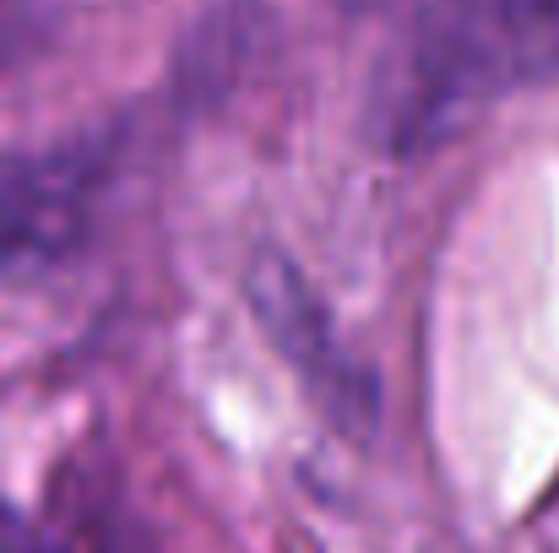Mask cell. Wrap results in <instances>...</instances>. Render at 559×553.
I'll return each mask as SVG.
<instances>
[{
    "label": "cell",
    "mask_w": 559,
    "mask_h": 553,
    "mask_svg": "<svg viewBox=\"0 0 559 553\" xmlns=\"http://www.w3.org/2000/svg\"><path fill=\"white\" fill-rule=\"evenodd\" d=\"M549 82H559V0H429L374 65L370 136L380 153L413 158Z\"/></svg>",
    "instance_id": "6da1fadb"
},
{
    "label": "cell",
    "mask_w": 559,
    "mask_h": 553,
    "mask_svg": "<svg viewBox=\"0 0 559 553\" xmlns=\"http://www.w3.org/2000/svg\"><path fill=\"white\" fill-rule=\"evenodd\" d=\"M104 184H109L104 142L0 153V282L66 261L87 239Z\"/></svg>",
    "instance_id": "7a4b0ae2"
},
{
    "label": "cell",
    "mask_w": 559,
    "mask_h": 553,
    "mask_svg": "<svg viewBox=\"0 0 559 553\" xmlns=\"http://www.w3.org/2000/svg\"><path fill=\"white\" fill-rule=\"evenodd\" d=\"M250 304L261 332L272 337V348L288 359V369L299 374V385L310 390V401L348 434H365L380 412V390L374 374L343 342L337 326L326 315V304L316 299V288L277 255H261L250 272Z\"/></svg>",
    "instance_id": "3957f363"
},
{
    "label": "cell",
    "mask_w": 559,
    "mask_h": 553,
    "mask_svg": "<svg viewBox=\"0 0 559 553\" xmlns=\"http://www.w3.org/2000/svg\"><path fill=\"white\" fill-rule=\"evenodd\" d=\"M55 27H60L55 0H0V76H11L33 55H44Z\"/></svg>",
    "instance_id": "277c9868"
},
{
    "label": "cell",
    "mask_w": 559,
    "mask_h": 553,
    "mask_svg": "<svg viewBox=\"0 0 559 553\" xmlns=\"http://www.w3.org/2000/svg\"><path fill=\"white\" fill-rule=\"evenodd\" d=\"M0 553H66L60 543H49L22 510L0 505Z\"/></svg>",
    "instance_id": "5b68a950"
},
{
    "label": "cell",
    "mask_w": 559,
    "mask_h": 553,
    "mask_svg": "<svg viewBox=\"0 0 559 553\" xmlns=\"http://www.w3.org/2000/svg\"><path fill=\"white\" fill-rule=\"evenodd\" d=\"M343 5H354V11H370V5H385V0H343Z\"/></svg>",
    "instance_id": "8992f818"
}]
</instances>
